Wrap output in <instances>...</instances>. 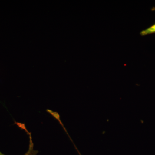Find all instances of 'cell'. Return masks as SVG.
<instances>
[{
	"label": "cell",
	"instance_id": "obj_1",
	"mask_svg": "<svg viewBox=\"0 0 155 155\" xmlns=\"http://www.w3.org/2000/svg\"><path fill=\"white\" fill-rule=\"evenodd\" d=\"M17 125H18L19 127H21V128L24 129L26 131L27 133H28V134L29 135V139H30V140H29V148H28V151L24 155H36L37 153H38V152L34 150V144L32 140L31 134L30 132H28V130H27L24 124H21V123H17ZM0 155H5L3 154L2 153L0 152Z\"/></svg>",
	"mask_w": 155,
	"mask_h": 155
},
{
	"label": "cell",
	"instance_id": "obj_2",
	"mask_svg": "<svg viewBox=\"0 0 155 155\" xmlns=\"http://www.w3.org/2000/svg\"><path fill=\"white\" fill-rule=\"evenodd\" d=\"M153 33H155V24L152 25L149 28L143 30L140 32V34L141 36H144V35Z\"/></svg>",
	"mask_w": 155,
	"mask_h": 155
},
{
	"label": "cell",
	"instance_id": "obj_3",
	"mask_svg": "<svg viewBox=\"0 0 155 155\" xmlns=\"http://www.w3.org/2000/svg\"><path fill=\"white\" fill-rule=\"evenodd\" d=\"M76 149H77L78 151V153H79V155H81V154L80 153H79V152H78V150L77 148H76Z\"/></svg>",
	"mask_w": 155,
	"mask_h": 155
}]
</instances>
